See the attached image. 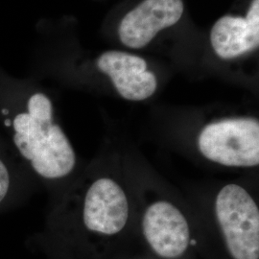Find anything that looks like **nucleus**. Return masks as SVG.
Returning a JSON list of instances; mask_svg holds the SVG:
<instances>
[{
  "label": "nucleus",
  "mask_w": 259,
  "mask_h": 259,
  "mask_svg": "<svg viewBox=\"0 0 259 259\" xmlns=\"http://www.w3.org/2000/svg\"><path fill=\"white\" fill-rule=\"evenodd\" d=\"M128 217L127 197L114 181L102 178L90 187L83 204V223L90 231L114 235L124 229Z\"/></svg>",
  "instance_id": "obj_5"
},
{
  "label": "nucleus",
  "mask_w": 259,
  "mask_h": 259,
  "mask_svg": "<svg viewBox=\"0 0 259 259\" xmlns=\"http://www.w3.org/2000/svg\"><path fill=\"white\" fill-rule=\"evenodd\" d=\"M98 68L109 75L121 96L131 101H141L157 90V78L147 71L146 62L139 56L118 51L104 53L97 62Z\"/></svg>",
  "instance_id": "obj_7"
},
{
  "label": "nucleus",
  "mask_w": 259,
  "mask_h": 259,
  "mask_svg": "<svg viewBox=\"0 0 259 259\" xmlns=\"http://www.w3.org/2000/svg\"><path fill=\"white\" fill-rule=\"evenodd\" d=\"M217 220L233 259H259V210L240 185L224 186L215 202Z\"/></svg>",
  "instance_id": "obj_2"
},
{
  "label": "nucleus",
  "mask_w": 259,
  "mask_h": 259,
  "mask_svg": "<svg viewBox=\"0 0 259 259\" xmlns=\"http://www.w3.org/2000/svg\"><path fill=\"white\" fill-rule=\"evenodd\" d=\"M216 54L232 59L258 47L259 0H253L246 18L226 16L216 21L210 33Z\"/></svg>",
  "instance_id": "obj_8"
},
{
  "label": "nucleus",
  "mask_w": 259,
  "mask_h": 259,
  "mask_svg": "<svg viewBox=\"0 0 259 259\" xmlns=\"http://www.w3.org/2000/svg\"><path fill=\"white\" fill-rule=\"evenodd\" d=\"M198 145L204 157L230 167L259 164V123L253 118L214 122L202 130Z\"/></svg>",
  "instance_id": "obj_3"
},
{
  "label": "nucleus",
  "mask_w": 259,
  "mask_h": 259,
  "mask_svg": "<svg viewBox=\"0 0 259 259\" xmlns=\"http://www.w3.org/2000/svg\"><path fill=\"white\" fill-rule=\"evenodd\" d=\"M184 9L182 0H144L122 19L121 41L135 49L147 46L160 30L176 24Z\"/></svg>",
  "instance_id": "obj_6"
},
{
  "label": "nucleus",
  "mask_w": 259,
  "mask_h": 259,
  "mask_svg": "<svg viewBox=\"0 0 259 259\" xmlns=\"http://www.w3.org/2000/svg\"><path fill=\"white\" fill-rule=\"evenodd\" d=\"M142 230L149 246L158 256L176 259L185 253L189 242V226L175 205L159 201L146 209Z\"/></svg>",
  "instance_id": "obj_4"
},
{
  "label": "nucleus",
  "mask_w": 259,
  "mask_h": 259,
  "mask_svg": "<svg viewBox=\"0 0 259 259\" xmlns=\"http://www.w3.org/2000/svg\"><path fill=\"white\" fill-rule=\"evenodd\" d=\"M9 188V174L8 170L0 160V202L7 194Z\"/></svg>",
  "instance_id": "obj_9"
},
{
  "label": "nucleus",
  "mask_w": 259,
  "mask_h": 259,
  "mask_svg": "<svg viewBox=\"0 0 259 259\" xmlns=\"http://www.w3.org/2000/svg\"><path fill=\"white\" fill-rule=\"evenodd\" d=\"M52 104L42 93L34 94L28 102V112L14 121V141L20 154L31 161L40 176L62 178L74 168L75 154L60 126L52 121Z\"/></svg>",
  "instance_id": "obj_1"
}]
</instances>
